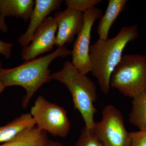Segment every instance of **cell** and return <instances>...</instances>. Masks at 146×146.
Returning <instances> with one entry per match:
<instances>
[{
  "mask_svg": "<svg viewBox=\"0 0 146 146\" xmlns=\"http://www.w3.org/2000/svg\"><path fill=\"white\" fill-rule=\"evenodd\" d=\"M51 78L67 87L72 97L74 109L81 114L85 126L92 129L97 111L94 103L98 98L96 87L93 81L80 72L69 61L65 62L60 71L52 74Z\"/></svg>",
  "mask_w": 146,
  "mask_h": 146,
  "instance_id": "cell-3",
  "label": "cell"
},
{
  "mask_svg": "<svg viewBox=\"0 0 146 146\" xmlns=\"http://www.w3.org/2000/svg\"><path fill=\"white\" fill-rule=\"evenodd\" d=\"M54 17L58 25L55 46L62 47L67 43H72L83 27L84 13L67 7L63 11L56 12Z\"/></svg>",
  "mask_w": 146,
  "mask_h": 146,
  "instance_id": "cell-9",
  "label": "cell"
},
{
  "mask_svg": "<svg viewBox=\"0 0 146 146\" xmlns=\"http://www.w3.org/2000/svg\"><path fill=\"white\" fill-rule=\"evenodd\" d=\"M130 146H146V130L130 132Z\"/></svg>",
  "mask_w": 146,
  "mask_h": 146,
  "instance_id": "cell-18",
  "label": "cell"
},
{
  "mask_svg": "<svg viewBox=\"0 0 146 146\" xmlns=\"http://www.w3.org/2000/svg\"><path fill=\"white\" fill-rule=\"evenodd\" d=\"M72 55V51L65 46L58 47L53 52L44 56L35 58L17 67L9 69L3 68L0 61V81L5 87L18 86L26 92L23 102V107L27 106L35 93L44 84L52 80L50 64L56 58Z\"/></svg>",
  "mask_w": 146,
  "mask_h": 146,
  "instance_id": "cell-2",
  "label": "cell"
},
{
  "mask_svg": "<svg viewBox=\"0 0 146 146\" xmlns=\"http://www.w3.org/2000/svg\"><path fill=\"white\" fill-rule=\"evenodd\" d=\"M102 1V0H66L65 2L67 7L84 13Z\"/></svg>",
  "mask_w": 146,
  "mask_h": 146,
  "instance_id": "cell-17",
  "label": "cell"
},
{
  "mask_svg": "<svg viewBox=\"0 0 146 146\" xmlns=\"http://www.w3.org/2000/svg\"><path fill=\"white\" fill-rule=\"evenodd\" d=\"M35 125L30 113L21 115L6 125L0 127V143L10 141L24 131L34 127Z\"/></svg>",
  "mask_w": 146,
  "mask_h": 146,
  "instance_id": "cell-14",
  "label": "cell"
},
{
  "mask_svg": "<svg viewBox=\"0 0 146 146\" xmlns=\"http://www.w3.org/2000/svg\"><path fill=\"white\" fill-rule=\"evenodd\" d=\"M35 4L33 0H0V14L5 17L21 18L28 22Z\"/></svg>",
  "mask_w": 146,
  "mask_h": 146,
  "instance_id": "cell-12",
  "label": "cell"
},
{
  "mask_svg": "<svg viewBox=\"0 0 146 146\" xmlns=\"http://www.w3.org/2000/svg\"><path fill=\"white\" fill-rule=\"evenodd\" d=\"M129 121L140 130H146V90L133 98Z\"/></svg>",
  "mask_w": 146,
  "mask_h": 146,
  "instance_id": "cell-15",
  "label": "cell"
},
{
  "mask_svg": "<svg viewBox=\"0 0 146 146\" xmlns=\"http://www.w3.org/2000/svg\"><path fill=\"white\" fill-rule=\"evenodd\" d=\"M0 31L4 33L8 32V28L5 22V17L0 14Z\"/></svg>",
  "mask_w": 146,
  "mask_h": 146,
  "instance_id": "cell-20",
  "label": "cell"
},
{
  "mask_svg": "<svg viewBox=\"0 0 146 146\" xmlns=\"http://www.w3.org/2000/svg\"><path fill=\"white\" fill-rule=\"evenodd\" d=\"M45 146H63L61 143L57 141H54L49 140Z\"/></svg>",
  "mask_w": 146,
  "mask_h": 146,
  "instance_id": "cell-21",
  "label": "cell"
},
{
  "mask_svg": "<svg viewBox=\"0 0 146 146\" xmlns=\"http://www.w3.org/2000/svg\"><path fill=\"white\" fill-rule=\"evenodd\" d=\"M74 146H104L93 129L86 127L82 129L80 136Z\"/></svg>",
  "mask_w": 146,
  "mask_h": 146,
  "instance_id": "cell-16",
  "label": "cell"
},
{
  "mask_svg": "<svg viewBox=\"0 0 146 146\" xmlns=\"http://www.w3.org/2000/svg\"><path fill=\"white\" fill-rule=\"evenodd\" d=\"M127 0H109L106 11L98 24L97 33L99 39H107L111 27L121 13L125 9Z\"/></svg>",
  "mask_w": 146,
  "mask_h": 146,
  "instance_id": "cell-11",
  "label": "cell"
},
{
  "mask_svg": "<svg viewBox=\"0 0 146 146\" xmlns=\"http://www.w3.org/2000/svg\"><path fill=\"white\" fill-rule=\"evenodd\" d=\"M138 36L137 25L124 27L115 37L105 40L99 39L90 46L91 72L97 79L104 94L109 93L111 75L121 61L126 46Z\"/></svg>",
  "mask_w": 146,
  "mask_h": 146,
  "instance_id": "cell-1",
  "label": "cell"
},
{
  "mask_svg": "<svg viewBox=\"0 0 146 146\" xmlns=\"http://www.w3.org/2000/svg\"><path fill=\"white\" fill-rule=\"evenodd\" d=\"M30 114L36 127L54 136H68L70 123L63 108L39 96L31 108Z\"/></svg>",
  "mask_w": 146,
  "mask_h": 146,
  "instance_id": "cell-5",
  "label": "cell"
},
{
  "mask_svg": "<svg viewBox=\"0 0 146 146\" xmlns=\"http://www.w3.org/2000/svg\"><path fill=\"white\" fill-rule=\"evenodd\" d=\"M110 87L125 96L134 98L146 90V56L127 54L112 72Z\"/></svg>",
  "mask_w": 146,
  "mask_h": 146,
  "instance_id": "cell-4",
  "label": "cell"
},
{
  "mask_svg": "<svg viewBox=\"0 0 146 146\" xmlns=\"http://www.w3.org/2000/svg\"><path fill=\"white\" fill-rule=\"evenodd\" d=\"M13 46V44L3 42L0 39V54L3 55L5 58L9 59Z\"/></svg>",
  "mask_w": 146,
  "mask_h": 146,
  "instance_id": "cell-19",
  "label": "cell"
},
{
  "mask_svg": "<svg viewBox=\"0 0 146 146\" xmlns=\"http://www.w3.org/2000/svg\"><path fill=\"white\" fill-rule=\"evenodd\" d=\"M92 129L104 146H130V132L126 129L121 113L113 106L104 108L101 121Z\"/></svg>",
  "mask_w": 146,
  "mask_h": 146,
  "instance_id": "cell-6",
  "label": "cell"
},
{
  "mask_svg": "<svg viewBox=\"0 0 146 146\" xmlns=\"http://www.w3.org/2000/svg\"><path fill=\"white\" fill-rule=\"evenodd\" d=\"M49 140L46 131L34 126L24 131L0 146H45Z\"/></svg>",
  "mask_w": 146,
  "mask_h": 146,
  "instance_id": "cell-13",
  "label": "cell"
},
{
  "mask_svg": "<svg viewBox=\"0 0 146 146\" xmlns=\"http://www.w3.org/2000/svg\"><path fill=\"white\" fill-rule=\"evenodd\" d=\"M102 10L96 7L84 13V23L74 43L72 55V63L81 74L86 75L91 72L89 56L90 40L92 27L95 21L102 16Z\"/></svg>",
  "mask_w": 146,
  "mask_h": 146,
  "instance_id": "cell-7",
  "label": "cell"
},
{
  "mask_svg": "<svg viewBox=\"0 0 146 146\" xmlns=\"http://www.w3.org/2000/svg\"><path fill=\"white\" fill-rule=\"evenodd\" d=\"M57 29V23L54 17H47L35 33L30 44L22 49L21 54L22 59L25 62L29 61L52 50L55 46Z\"/></svg>",
  "mask_w": 146,
  "mask_h": 146,
  "instance_id": "cell-8",
  "label": "cell"
},
{
  "mask_svg": "<svg viewBox=\"0 0 146 146\" xmlns=\"http://www.w3.org/2000/svg\"><path fill=\"white\" fill-rule=\"evenodd\" d=\"M63 1L61 0H35L28 28L18 39V43L23 48L30 44L37 28L51 13L60 8Z\"/></svg>",
  "mask_w": 146,
  "mask_h": 146,
  "instance_id": "cell-10",
  "label": "cell"
},
{
  "mask_svg": "<svg viewBox=\"0 0 146 146\" xmlns=\"http://www.w3.org/2000/svg\"><path fill=\"white\" fill-rule=\"evenodd\" d=\"M5 88V86H4L3 84L0 81V94L3 91Z\"/></svg>",
  "mask_w": 146,
  "mask_h": 146,
  "instance_id": "cell-22",
  "label": "cell"
}]
</instances>
